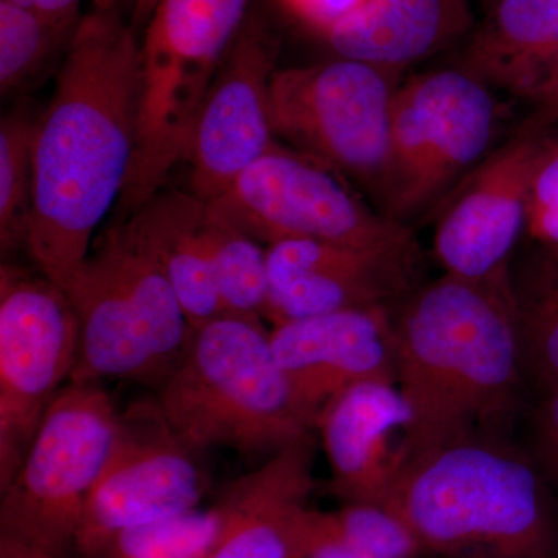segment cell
Returning <instances> with one entry per match:
<instances>
[{"instance_id":"52a82bcc","label":"cell","mask_w":558,"mask_h":558,"mask_svg":"<svg viewBox=\"0 0 558 558\" xmlns=\"http://www.w3.org/2000/svg\"><path fill=\"white\" fill-rule=\"evenodd\" d=\"M120 425V413L100 384H65L20 469L0 488V535L58 557L75 548L84 509Z\"/></svg>"},{"instance_id":"e0dca14e","label":"cell","mask_w":558,"mask_h":558,"mask_svg":"<svg viewBox=\"0 0 558 558\" xmlns=\"http://www.w3.org/2000/svg\"><path fill=\"white\" fill-rule=\"evenodd\" d=\"M315 447L314 436L299 440L227 487L209 558H289L290 532L315 486Z\"/></svg>"},{"instance_id":"9c48e42d","label":"cell","mask_w":558,"mask_h":558,"mask_svg":"<svg viewBox=\"0 0 558 558\" xmlns=\"http://www.w3.org/2000/svg\"><path fill=\"white\" fill-rule=\"evenodd\" d=\"M207 204L264 247L304 240L422 248L413 227L387 218L339 172L279 142Z\"/></svg>"},{"instance_id":"484cf974","label":"cell","mask_w":558,"mask_h":558,"mask_svg":"<svg viewBox=\"0 0 558 558\" xmlns=\"http://www.w3.org/2000/svg\"><path fill=\"white\" fill-rule=\"evenodd\" d=\"M218 506L191 509L116 535L100 558H209L218 542Z\"/></svg>"},{"instance_id":"1f68e13d","label":"cell","mask_w":558,"mask_h":558,"mask_svg":"<svg viewBox=\"0 0 558 558\" xmlns=\"http://www.w3.org/2000/svg\"><path fill=\"white\" fill-rule=\"evenodd\" d=\"M17 5L27 7L47 14V16L58 17V20H76L80 17L81 0H10Z\"/></svg>"},{"instance_id":"f546056e","label":"cell","mask_w":558,"mask_h":558,"mask_svg":"<svg viewBox=\"0 0 558 558\" xmlns=\"http://www.w3.org/2000/svg\"><path fill=\"white\" fill-rule=\"evenodd\" d=\"M534 116L550 128H558V61L550 70L548 78L539 86L531 101Z\"/></svg>"},{"instance_id":"d6986e66","label":"cell","mask_w":558,"mask_h":558,"mask_svg":"<svg viewBox=\"0 0 558 558\" xmlns=\"http://www.w3.org/2000/svg\"><path fill=\"white\" fill-rule=\"evenodd\" d=\"M557 61L558 0H494L454 65L531 101Z\"/></svg>"},{"instance_id":"e575fe53","label":"cell","mask_w":558,"mask_h":558,"mask_svg":"<svg viewBox=\"0 0 558 558\" xmlns=\"http://www.w3.org/2000/svg\"><path fill=\"white\" fill-rule=\"evenodd\" d=\"M121 2L124 3V7H131L132 11V7H134L135 0H121Z\"/></svg>"},{"instance_id":"ac0fdd59","label":"cell","mask_w":558,"mask_h":558,"mask_svg":"<svg viewBox=\"0 0 558 558\" xmlns=\"http://www.w3.org/2000/svg\"><path fill=\"white\" fill-rule=\"evenodd\" d=\"M473 27L470 0H366L323 36L339 58L399 72Z\"/></svg>"},{"instance_id":"4dcf8cb0","label":"cell","mask_w":558,"mask_h":558,"mask_svg":"<svg viewBox=\"0 0 558 558\" xmlns=\"http://www.w3.org/2000/svg\"><path fill=\"white\" fill-rule=\"evenodd\" d=\"M524 234L537 244L558 247V205L527 215Z\"/></svg>"},{"instance_id":"ba28073f","label":"cell","mask_w":558,"mask_h":558,"mask_svg":"<svg viewBox=\"0 0 558 558\" xmlns=\"http://www.w3.org/2000/svg\"><path fill=\"white\" fill-rule=\"evenodd\" d=\"M398 72L337 58L277 69L270 84L275 137L339 172L379 209Z\"/></svg>"},{"instance_id":"6da1fadb","label":"cell","mask_w":558,"mask_h":558,"mask_svg":"<svg viewBox=\"0 0 558 558\" xmlns=\"http://www.w3.org/2000/svg\"><path fill=\"white\" fill-rule=\"evenodd\" d=\"M121 0H94L39 113L27 252L62 286L130 178L137 145L142 44Z\"/></svg>"},{"instance_id":"4316f807","label":"cell","mask_w":558,"mask_h":558,"mask_svg":"<svg viewBox=\"0 0 558 558\" xmlns=\"http://www.w3.org/2000/svg\"><path fill=\"white\" fill-rule=\"evenodd\" d=\"M543 478L558 492V384L542 396L531 422L526 449Z\"/></svg>"},{"instance_id":"9a60e30c","label":"cell","mask_w":558,"mask_h":558,"mask_svg":"<svg viewBox=\"0 0 558 558\" xmlns=\"http://www.w3.org/2000/svg\"><path fill=\"white\" fill-rule=\"evenodd\" d=\"M391 311L336 312L270 330L278 366L315 428L323 409L347 389L365 381L396 385Z\"/></svg>"},{"instance_id":"4fadbf2b","label":"cell","mask_w":558,"mask_h":558,"mask_svg":"<svg viewBox=\"0 0 558 558\" xmlns=\"http://www.w3.org/2000/svg\"><path fill=\"white\" fill-rule=\"evenodd\" d=\"M278 53L270 25L248 11L209 86L183 160L190 193L199 199H218L277 145L270 84Z\"/></svg>"},{"instance_id":"d590c367","label":"cell","mask_w":558,"mask_h":558,"mask_svg":"<svg viewBox=\"0 0 558 558\" xmlns=\"http://www.w3.org/2000/svg\"><path fill=\"white\" fill-rule=\"evenodd\" d=\"M492 2H494V0H483L484 9H486L487 5H490Z\"/></svg>"},{"instance_id":"cb8c5ba5","label":"cell","mask_w":558,"mask_h":558,"mask_svg":"<svg viewBox=\"0 0 558 558\" xmlns=\"http://www.w3.org/2000/svg\"><path fill=\"white\" fill-rule=\"evenodd\" d=\"M205 242L227 314L264 318L269 277L266 247L207 204Z\"/></svg>"},{"instance_id":"5bb4252c","label":"cell","mask_w":558,"mask_h":558,"mask_svg":"<svg viewBox=\"0 0 558 558\" xmlns=\"http://www.w3.org/2000/svg\"><path fill=\"white\" fill-rule=\"evenodd\" d=\"M264 318L275 325L343 311L398 306L424 284L422 248L379 250L319 241L266 247Z\"/></svg>"},{"instance_id":"7402d4cb","label":"cell","mask_w":558,"mask_h":558,"mask_svg":"<svg viewBox=\"0 0 558 558\" xmlns=\"http://www.w3.org/2000/svg\"><path fill=\"white\" fill-rule=\"evenodd\" d=\"M289 558H424L405 524L380 506L301 510Z\"/></svg>"},{"instance_id":"5b68a950","label":"cell","mask_w":558,"mask_h":558,"mask_svg":"<svg viewBox=\"0 0 558 558\" xmlns=\"http://www.w3.org/2000/svg\"><path fill=\"white\" fill-rule=\"evenodd\" d=\"M61 288L80 323L70 381L121 379L159 387L185 354L193 328L130 218L95 238Z\"/></svg>"},{"instance_id":"8fae6325","label":"cell","mask_w":558,"mask_h":558,"mask_svg":"<svg viewBox=\"0 0 558 558\" xmlns=\"http://www.w3.org/2000/svg\"><path fill=\"white\" fill-rule=\"evenodd\" d=\"M196 454L165 424L154 400L121 416L116 446L84 509L73 549L100 558L120 532L199 508L208 480Z\"/></svg>"},{"instance_id":"8992f818","label":"cell","mask_w":558,"mask_h":558,"mask_svg":"<svg viewBox=\"0 0 558 558\" xmlns=\"http://www.w3.org/2000/svg\"><path fill=\"white\" fill-rule=\"evenodd\" d=\"M498 120L494 90L468 70L411 76L392 98L379 211L413 227L438 209L494 150Z\"/></svg>"},{"instance_id":"83f0119b","label":"cell","mask_w":558,"mask_h":558,"mask_svg":"<svg viewBox=\"0 0 558 558\" xmlns=\"http://www.w3.org/2000/svg\"><path fill=\"white\" fill-rule=\"evenodd\" d=\"M301 24L325 35L337 22L360 9L366 0H279Z\"/></svg>"},{"instance_id":"d4e9b609","label":"cell","mask_w":558,"mask_h":558,"mask_svg":"<svg viewBox=\"0 0 558 558\" xmlns=\"http://www.w3.org/2000/svg\"><path fill=\"white\" fill-rule=\"evenodd\" d=\"M39 116L17 105L0 124V247L27 250L35 199V142Z\"/></svg>"},{"instance_id":"7c38bea8","label":"cell","mask_w":558,"mask_h":558,"mask_svg":"<svg viewBox=\"0 0 558 558\" xmlns=\"http://www.w3.org/2000/svg\"><path fill=\"white\" fill-rule=\"evenodd\" d=\"M558 132L534 113L481 161L436 215V259L446 274L483 278L508 266L526 227L532 182Z\"/></svg>"},{"instance_id":"7a4b0ae2","label":"cell","mask_w":558,"mask_h":558,"mask_svg":"<svg viewBox=\"0 0 558 558\" xmlns=\"http://www.w3.org/2000/svg\"><path fill=\"white\" fill-rule=\"evenodd\" d=\"M391 322L396 385L411 413L405 461L473 436L510 438L526 381L509 264L483 278L425 281Z\"/></svg>"},{"instance_id":"277c9868","label":"cell","mask_w":558,"mask_h":558,"mask_svg":"<svg viewBox=\"0 0 558 558\" xmlns=\"http://www.w3.org/2000/svg\"><path fill=\"white\" fill-rule=\"evenodd\" d=\"M154 403L171 432L197 453L223 447L271 457L315 432L259 317L226 314L193 329Z\"/></svg>"},{"instance_id":"836d02e7","label":"cell","mask_w":558,"mask_h":558,"mask_svg":"<svg viewBox=\"0 0 558 558\" xmlns=\"http://www.w3.org/2000/svg\"><path fill=\"white\" fill-rule=\"evenodd\" d=\"M157 3H159V0H135L131 16V22L135 31L142 27V25L146 27L150 16H153L154 10H156Z\"/></svg>"},{"instance_id":"d6a6232c","label":"cell","mask_w":558,"mask_h":558,"mask_svg":"<svg viewBox=\"0 0 558 558\" xmlns=\"http://www.w3.org/2000/svg\"><path fill=\"white\" fill-rule=\"evenodd\" d=\"M0 558H65L53 556V554L44 553V550L31 548L22 545L16 539L2 537L0 535Z\"/></svg>"},{"instance_id":"44dd1931","label":"cell","mask_w":558,"mask_h":558,"mask_svg":"<svg viewBox=\"0 0 558 558\" xmlns=\"http://www.w3.org/2000/svg\"><path fill=\"white\" fill-rule=\"evenodd\" d=\"M509 284L524 381L543 396L558 384V247L510 258Z\"/></svg>"},{"instance_id":"ffe728a7","label":"cell","mask_w":558,"mask_h":558,"mask_svg":"<svg viewBox=\"0 0 558 558\" xmlns=\"http://www.w3.org/2000/svg\"><path fill=\"white\" fill-rule=\"evenodd\" d=\"M205 213L207 202L193 193L159 191L126 216L170 281L193 329L227 314L205 242Z\"/></svg>"},{"instance_id":"f1b7e54d","label":"cell","mask_w":558,"mask_h":558,"mask_svg":"<svg viewBox=\"0 0 558 558\" xmlns=\"http://www.w3.org/2000/svg\"><path fill=\"white\" fill-rule=\"evenodd\" d=\"M558 205V145L550 150L532 182L529 193L527 215ZM526 215V216H527Z\"/></svg>"},{"instance_id":"2e32d148","label":"cell","mask_w":558,"mask_h":558,"mask_svg":"<svg viewBox=\"0 0 558 558\" xmlns=\"http://www.w3.org/2000/svg\"><path fill=\"white\" fill-rule=\"evenodd\" d=\"M411 421L399 388L365 381L341 392L319 413L317 432L328 459V490L343 505H384L402 469L403 436Z\"/></svg>"},{"instance_id":"3957f363","label":"cell","mask_w":558,"mask_h":558,"mask_svg":"<svg viewBox=\"0 0 558 558\" xmlns=\"http://www.w3.org/2000/svg\"><path fill=\"white\" fill-rule=\"evenodd\" d=\"M381 508L424 558H558V499L526 449L473 436L407 459Z\"/></svg>"},{"instance_id":"603a6c76","label":"cell","mask_w":558,"mask_h":558,"mask_svg":"<svg viewBox=\"0 0 558 558\" xmlns=\"http://www.w3.org/2000/svg\"><path fill=\"white\" fill-rule=\"evenodd\" d=\"M80 21H62L0 0V92L2 97L35 87L61 62Z\"/></svg>"},{"instance_id":"30bf717a","label":"cell","mask_w":558,"mask_h":558,"mask_svg":"<svg viewBox=\"0 0 558 558\" xmlns=\"http://www.w3.org/2000/svg\"><path fill=\"white\" fill-rule=\"evenodd\" d=\"M80 323L68 293L39 269L0 267V488L20 469L50 403L69 384Z\"/></svg>"}]
</instances>
